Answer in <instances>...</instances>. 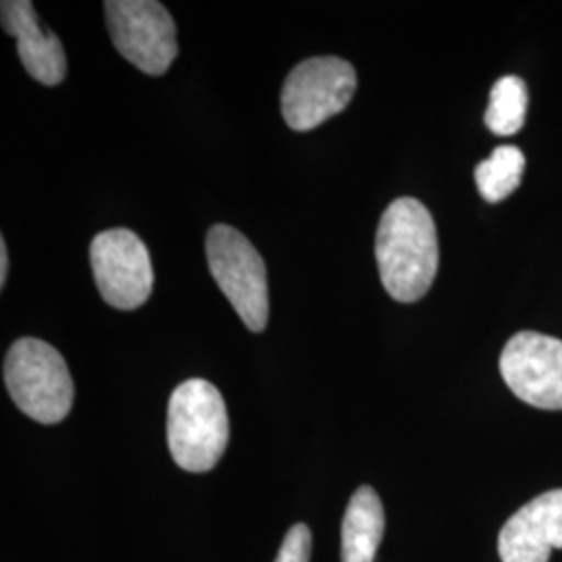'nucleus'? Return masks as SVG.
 I'll list each match as a JSON object with an SVG mask.
<instances>
[{
    "label": "nucleus",
    "instance_id": "obj_5",
    "mask_svg": "<svg viewBox=\"0 0 562 562\" xmlns=\"http://www.w3.org/2000/svg\"><path fill=\"white\" fill-rule=\"evenodd\" d=\"M357 90V71L338 57H313L296 65L281 90V113L290 130L308 132L341 113Z\"/></svg>",
    "mask_w": 562,
    "mask_h": 562
},
{
    "label": "nucleus",
    "instance_id": "obj_9",
    "mask_svg": "<svg viewBox=\"0 0 562 562\" xmlns=\"http://www.w3.org/2000/svg\"><path fill=\"white\" fill-rule=\"evenodd\" d=\"M554 548H562V490L525 504L498 536L503 562H548Z\"/></svg>",
    "mask_w": 562,
    "mask_h": 562
},
{
    "label": "nucleus",
    "instance_id": "obj_8",
    "mask_svg": "<svg viewBox=\"0 0 562 562\" xmlns=\"http://www.w3.org/2000/svg\"><path fill=\"white\" fill-rule=\"evenodd\" d=\"M501 373L522 402L562 411V340L538 331H521L504 346Z\"/></svg>",
    "mask_w": 562,
    "mask_h": 562
},
{
    "label": "nucleus",
    "instance_id": "obj_4",
    "mask_svg": "<svg viewBox=\"0 0 562 562\" xmlns=\"http://www.w3.org/2000/svg\"><path fill=\"white\" fill-rule=\"evenodd\" d=\"M206 261L225 299L250 331L269 322L267 269L259 250L232 225H215L206 236Z\"/></svg>",
    "mask_w": 562,
    "mask_h": 562
},
{
    "label": "nucleus",
    "instance_id": "obj_14",
    "mask_svg": "<svg viewBox=\"0 0 562 562\" xmlns=\"http://www.w3.org/2000/svg\"><path fill=\"white\" fill-rule=\"evenodd\" d=\"M308 561H311V529L306 525H302V522H296L285 533L276 562Z\"/></svg>",
    "mask_w": 562,
    "mask_h": 562
},
{
    "label": "nucleus",
    "instance_id": "obj_3",
    "mask_svg": "<svg viewBox=\"0 0 562 562\" xmlns=\"http://www.w3.org/2000/svg\"><path fill=\"white\" fill-rule=\"evenodd\" d=\"M4 383L21 413L42 425L63 422L74 406L76 392L67 362L46 341H15L4 359Z\"/></svg>",
    "mask_w": 562,
    "mask_h": 562
},
{
    "label": "nucleus",
    "instance_id": "obj_10",
    "mask_svg": "<svg viewBox=\"0 0 562 562\" xmlns=\"http://www.w3.org/2000/svg\"><path fill=\"white\" fill-rule=\"evenodd\" d=\"M2 27L18 38V53L25 71L44 86L65 80L67 60L59 38L42 30L30 0H4L0 4Z\"/></svg>",
    "mask_w": 562,
    "mask_h": 562
},
{
    "label": "nucleus",
    "instance_id": "obj_15",
    "mask_svg": "<svg viewBox=\"0 0 562 562\" xmlns=\"http://www.w3.org/2000/svg\"><path fill=\"white\" fill-rule=\"evenodd\" d=\"M7 276H9V252H7V241L0 238V285L7 283Z\"/></svg>",
    "mask_w": 562,
    "mask_h": 562
},
{
    "label": "nucleus",
    "instance_id": "obj_7",
    "mask_svg": "<svg viewBox=\"0 0 562 562\" xmlns=\"http://www.w3.org/2000/svg\"><path fill=\"white\" fill-rule=\"evenodd\" d=\"M90 265L102 299L120 311H134L148 301L155 271L148 248L130 229H109L90 244Z\"/></svg>",
    "mask_w": 562,
    "mask_h": 562
},
{
    "label": "nucleus",
    "instance_id": "obj_1",
    "mask_svg": "<svg viewBox=\"0 0 562 562\" xmlns=\"http://www.w3.org/2000/svg\"><path fill=\"white\" fill-rule=\"evenodd\" d=\"M375 257L385 292L398 302H417L429 292L440 265L438 232L417 199H398L383 213Z\"/></svg>",
    "mask_w": 562,
    "mask_h": 562
},
{
    "label": "nucleus",
    "instance_id": "obj_2",
    "mask_svg": "<svg viewBox=\"0 0 562 562\" xmlns=\"http://www.w3.org/2000/svg\"><path fill=\"white\" fill-rule=\"evenodd\" d=\"M229 419L220 390L206 380L181 383L169 401L167 442L183 471L206 473L225 452Z\"/></svg>",
    "mask_w": 562,
    "mask_h": 562
},
{
    "label": "nucleus",
    "instance_id": "obj_6",
    "mask_svg": "<svg viewBox=\"0 0 562 562\" xmlns=\"http://www.w3.org/2000/svg\"><path fill=\"white\" fill-rule=\"evenodd\" d=\"M106 27L121 57L146 76H162L178 57V30L157 0L104 2Z\"/></svg>",
    "mask_w": 562,
    "mask_h": 562
},
{
    "label": "nucleus",
    "instance_id": "obj_11",
    "mask_svg": "<svg viewBox=\"0 0 562 562\" xmlns=\"http://www.w3.org/2000/svg\"><path fill=\"white\" fill-rule=\"evenodd\" d=\"M385 529L382 501L369 485L359 487L341 521V562H373Z\"/></svg>",
    "mask_w": 562,
    "mask_h": 562
},
{
    "label": "nucleus",
    "instance_id": "obj_13",
    "mask_svg": "<svg viewBox=\"0 0 562 562\" xmlns=\"http://www.w3.org/2000/svg\"><path fill=\"white\" fill-rule=\"evenodd\" d=\"M527 86L517 76H504L494 83L490 92V104L485 111V125L496 136L517 134L527 117Z\"/></svg>",
    "mask_w": 562,
    "mask_h": 562
},
{
    "label": "nucleus",
    "instance_id": "obj_12",
    "mask_svg": "<svg viewBox=\"0 0 562 562\" xmlns=\"http://www.w3.org/2000/svg\"><path fill=\"white\" fill-rule=\"evenodd\" d=\"M525 155L517 146H498L475 169V181L487 202L508 199L521 183Z\"/></svg>",
    "mask_w": 562,
    "mask_h": 562
}]
</instances>
